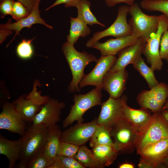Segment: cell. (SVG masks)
Segmentation results:
<instances>
[{
    "mask_svg": "<svg viewBox=\"0 0 168 168\" xmlns=\"http://www.w3.org/2000/svg\"><path fill=\"white\" fill-rule=\"evenodd\" d=\"M117 58L115 55L101 56L97 59L93 69L88 74H84L79 83V88L92 85L102 89L103 78L114 64Z\"/></svg>",
    "mask_w": 168,
    "mask_h": 168,
    "instance_id": "obj_10",
    "label": "cell"
},
{
    "mask_svg": "<svg viewBox=\"0 0 168 168\" xmlns=\"http://www.w3.org/2000/svg\"><path fill=\"white\" fill-rule=\"evenodd\" d=\"M161 113L163 119L168 125V109L161 111Z\"/></svg>",
    "mask_w": 168,
    "mask_h": 168,
    "instance_id": "obj_45",
    "label": "cell"
},
{
    "mask_svg": "<svg viewBox=\"0 0 168 168\" xmlns=\"http://www.w3.org/2000/svg\"><path fill=\"white\" fill-rule=\"evenodd\" d=\"M138 167L139 168H151L147 164L140 160L138 164Z\"/></svg>",
    "mask_w": 168,
    "mask_h": 168,
    "instance_id": "obj_46",
    "label": "cell"
},
{
    "mask_svg": "<svg viewBox=\"0 0 168 168\" xmlns=\"http://www.w3.org/2000/svg\"><path fill=\"white\" fill-rule=\"evenodd\" d=\"M127 100V96L124 95L117 99L110 97L102 103L101 111L97 118V124L109 129L123 116L124 105Z\"/></svg>",
    "mask_w": 168,
    "mask_h": 168,
    "instance_id": "obj_9",
    "label": "cell"
},
{
    "mask_svg": "<svg viewBox=\"0 0 168 168\" xmlns=\"http://www.w3.org/2000/svg\"><path fill=\"white\" fill-rule=\"evenodd\" d=\"M133 66L134 69L146 80L150 89L159 83L155 77L154 71L150 67L147 65L144 59L142 57L136 63L133 64Z\"/></svg>",
    "mask_w": 168,
    "mask_h": 168,
    "instance_id": "obj_28",
    "label": "cell"
},
{
    "mask_svg": "<svg viewBox=\"0 0 168 168\" xmlns=\"http://www.w3.org/2000/svg\"><path fill=\"white\" fill-rule=\"evenodd\" d=\"M101 90L96 87L86 94L74 95V104L71 106L69 114L63 120V128L68 127L75 121L82 123L83 116L88 110L96 105H101Z\"/></svg>",
    "mask_w": 168,
    "mask_h": 168,
    "instance_id": "obj_3",
    "label": "cell"
},
{
    "mask_svg": "<svg viewBox=\"0 0 168 168\" xmlns=\"http://www.w3.org/2000/svg\"><path fill=\"white\" fill-rule=\"evenodd\" d=\"M164 165L166 167L168 168V156L164 162Z\"/></svg>",
    "mask_w": 168,
    "mask_h": 168,
    "instance_id": "obj_48",
    "label": "cell"
},
{
    "mask_svg": "<svg viewBox=\"0 0 168 168\" xmlns=\"http://www.w3.org/2000/svg\"><path fill=\"white\" fill-rule=\"evenodd\" d=\"M140 5L145 10L161 12L168 18V0H142Z\"/></svg>",
    "mask_w": 168,
    "mask_h": 168,
    "instance_id": "obj_30",
    "label": "cell"
},
{
    "mask_svg": "<svg viewBox=\"0 0 168 168\" xmlns=\"http://www.w3.org/2000/svg\"><path fill=\"white\" fill-rule=\"evenodd\" d=\"M90 141V147L92 148L100 145L113 144L109 129L103 125L98 124Z\"/></svg>",
    "mask_w": 168,
    "mask_h": 168,
    "instance_id": "obj_29",
    "label": "cell"
},
{
    "mask_svg": "<svg viewBox=\"0 0 168 168\" xmlns=\"http://www.w3.org/2000/svg\"><path fill=\"white\" fill-rule=\"evenodd\" d=\"M119 168H135L134 165L132 163L125 162L119 164Z\"/></svg>",
    "mask_w": 168,
    "mask_h": 168,
    "instance_id": "obj_44",
    "label": "cell"
},
{
    "mask_svg": "<svg viewBox=\"0 0 168 168\" xmlns=\"http://www.w3.org/2000/svg\"><path fill=\"white\" fill-rule=\"evenodd\" d=\"M39 85L40 83L39 80H35L32 90L28 95H26L25 98L31 100L35 104L43 106L47 103L50 97L49 96H41V92L37 91V86Z\"/></svg>",
    "mask_w": 168,
    "mask_h": 168,
    "instance_id": "obj_34",
    "label": "cell"
},
{
    "mask_svg": "<svg viewBox=\"0 0 168 168\" xmlns=\"http://www.w3.org/2000/svg\"><path fill=\"white\" fill-rule=\"evenodd\" d=\"M22 3L30 12L32 9L36 0H17Z\"/></svg>",
    "mask_w": 168,
    "mask_h": 168,
    "instance_id": "obj_42",
    "label": "cell"
},
{
    "mask_svg": "<svg viewBox=\"0 0 168 168\" xmlns=\"http://www.w3.org/2000/svg\"><path fill=\"white\" fill-rule=\"evenodd\" d=\"M30 12L21 2H15L11 16L16 21L28 16Z\"/></svg>",
    "mask_w": 168,
    "mask_h": 168,
    "instance_id": "obj_37",
    "label": "cell"
},
{
    "mask_svg": "<svg viewBox=\"0 0 168 168\" xmlns=\"http://www.w3.org/2000/svg\"><path fill=\"white\" fill-rule=\"evenodd\" d=\"M13 31L8 30H0V43H2L6 38L12 34Z\"/></svg>",
    "mask_w": 168,
    "mask_h": 168,
    "instance_id": "obj_43",
    "label": "cell"
},
{
    "mask_svg": "<svg viewBox=\"0 0 168 168\" xmlns=\"http://www.w3.org/2000/svg\"><path fill=\"white\" fill-rule=\"evenodd\" d=\"M136 100L141 108L149 110L153 113L161 112L163 107L156 100L149 90H143L141 91Z\"/></svg>",
    "mask_w": 168,
    "mask_h": 168,
    "instance_id": "obj_26",
    "label": "cell"
},
{
    "mask_svg": "<svg viewBox=\"0 0 168 168\" xmlns=\"http://www.w3.org/2000/svg\"><path fill=\"white\" fill-rule=\"evenodd\" d=\"M0 16L2 19L12 13L15 1L14 0H0Z\"/></svg>",
    "mask_w": 168,
    "mask_h": 168,
    "instance_id": "obj_38",
    "label": "cell"
},
{
    "mask_svg": "<svg viewBox=\"0 0 168 168\" xmlns=\"http://www.w3.org/2000/svg\"><path fill=\"white\" fill-rule=\"evenodd\" d=\"M139 38L132 34L115 39L111 38L103 43L97 41L91 48L98 50L102 56L115 55L124 48L135 43Z\"/></svg>",
    "mask_w": 168,
    "mask_h": 168,
    "instance_id": "obj_19",
    "label": "cell"
},
{
    "mask_svg": "<svg viewBox=\"0 0 168 168\" xmlns=\"http://www.w3.org/2000/svg\"><path fill=\"white\" fill-rule=\"evenodd\" d=\"M167 109H168V98L163 106V107L161 111Z\"/></svg>",
    "mask_w": 168,
    "mask_h": 168,
    "instance_id": "obj_47",
    "label": "cell"
},
{
    "mask_svg": "<svg viewBox=\"0 0 168 168\" xmlns=\"http://www.w3.org/2000/svg\"><path fill=\"white\" fill-rule=\"evenodd\" d=\"M129 6H122L119 7L117 18L113 23L105 30L97 31L86 43L87 47L91 48L95 43L103 38L112 36L115 38L129 35L132 34L131 26L127 22Z\"/></svg>",
    "mask_w": 168,
    "mask_h": 168,
    "instance_id": "obj_7",
    "label": "cell"
},
{
    "mask_svg": "<svg viewBox=\"0 0 168 168\" xmlns=\"http://www.w3.org/2000/svg\"><path fill=\"white\" fill-rule=\"evenodd\" d=\"M97 118L86 123H78L62 132L61 139L79 146L90 140L97 128Z\"/></svg>",
    "mask_w": 168,
    "mask_h": 168,
    "instance_id": "obj_11",
    "label": "cell"
},
{
    "mask_svg": "<svg viewBox=\"0 0 168 168\" xmlns=\"http://www.w3.org/2000/svg\"><path fill=\"white\" fill-rule=\"evenodd\" d=\"M48 127L32 125L22 137V143L18 167L26 168L27 163L43 151Z\"/></svg>",
    "mask_w": 168,
    "mask_h": 168,
    "instance_id": "obj_2",
    "label": "cell"
},
{
    "mask_svg": "<svg viewBox=\"0 0 168 168\" xmlns=\"http://www.w3.org/2000/svg\"><path fill=\"white\" fill-rule=\"evenodd\" d=\"M34 39H23L16 48V53L20 58L23 59H30L34 54V49L32 42Z\"/></svg>",
    "mask_w": 168,
    "mask_h": 168,
    "instance_id": "obj_32",
    "label": "cell"
},
{
    "mask_svg": "<svg viewBox=\"0 0 168 168\" xmlns=\"http://www.w3.org/2000/svg\"><path fill=\"white\" fill-rule=\"evenodd\" d=\"M65 106L64 102L50 98L47 103L42 106L36 114L32 122V125L48 127L56 124L60 120L62 111Z\"/></svg>",
    "mask_w": 168,
    "mask_h": 168,
    "instance_id": "obj_15",
    "label": "cell"
},
{
    "mask_svg": "<svg viewBox=\"0 0 168 168\" xmlns=\"http://www.w3.org/2000/svg\"><path fill=\"white\" fill-rule=\"evenodd\" d=\"M80 146L61 139L58 155L75 157Z\"/></svg>",
    "mask_w": 168,
    "mask_h": 168,
    "instance_id": "obj_36",
    "label": "cell"
},
{
    "mask_svg": "<svg viewBox=\"0 0 168 168\" xmlns=\"http://www.w3.org/2000/svg\"><path fill=\"white\" fill-rule=\"evenodd\" d=\"M42 0H36L35 4L29 15L26 17L21 19L16 22L12 23L10 19L7 23L0 25V30H14L15 34L7 45L15 39L16 36L20 34V31L23 28H31L32 25L36 24H39L44 26L47 28L52 29L53 27L46 23L45 21L41 18L39 7L40 2Z\"/></svg>",
    "mask_w": 168,
    "mask_h": 168,
    "instance_id": "obj_16",
    "label": "cell"
},
{
    "mask_svg": "<svg viewBox=\"0 0 168 168\" xmlns=\"http://www.w3.org/2000/svg\"><path fill=\"white\" fill-rule=\"evenodd\" d=\"M128 73L125 69L116 72H108L102 81V87L110 95V97L117 99L123 96L126 90Z\"/></svg>",
    "mask_w": 168,
    "mask_h": 168,
    "instance_id": "obj_17",
    "label": "cell"
},
{
    "mask_svg": "<svg viewBox=\"0 0 168 168\" xmlns=\"http://www.w3.org/2000/svg\"><path fill=\"white\" fill-rule=\"evenodd\" d=\"M166 32H167V35H168V29L166 31Z\"/></svg>",
    "mask_w": 168,
    "mask_h": 168,
    "instance_id": "obj_49",
    "label": "cell"
},
{
    "mask_svg": "<svg viewBox=\"0 0 168 168\" xmlns=\"http://www.w3.org/2000/svg\"><path fill=\"white\" fill-rule=\"evenodd\" d=\"M0 114V129L21 135L25 134L26 128L25 121L16 110L13 104L5 102Z\"/></svg>",
    "mask_w": 168,
    "mask_h": 168,
    "instance_id": "obj_13",
    "label": "cell"
},
{
    "mask_svg": "<svg viewBox=\"0 0 168 168\" xmlns=\"http://www.w3.org/2000/svg\"><path fill=\"white\" fill-rule=\"evenodd\" d=\"M62 50L68 63L72 75L68 91L71 93L79 92L80 88L79 84L83 78L86 67L90 63L97 61L96 57L85 51H77L74 45L68 42L62 46Z\"/></svg>",
    "mask_w": 168,
    "mask_h": 168,
    "instance_id": "obj_1",
    "label": "cell"
},
{
    "mask_svg": "<svg viewBox=\"0 0 168 168\" xmlns=\"http://www.w3.org/2000/svg\"><path fill=\"white\" fill-rule=\"evenodd\" d=\"M51 164V161L43 151L29 161L26 168H49Z\"/></svg>",
    "mask_w": 168,
    "mask_h": 168,
    "instance_id": "obj_35",
    "label": "cell"
},
{
    "mask_svg": "<svg viewBox=\"0 0 168 168\" xmlns=\"http://www.w3.org/2000/svg\"><path fill=\"white\" fill-rule=\"evenodd\" d=\"M113 145L120 153H131L136 149L138 134L124 116L109 128Z\"/></svg>",
    "mask_w": 168,
    "mask_h": 168,
    "instance_id": "obj_5",
    "label": "cell"
},
{
    "mask_svg": "<svg viewBox=\"0 0 168 168\" xmlns=\"http://www.w3.org/2000/svg\"><path fill=\"white\" fill-rule=\"evenodd\" d=\"M62 132L56 124L48 127V133L43 152L50 160L52 163L58 156Z\"/></svg>",
    "mask_w": 168,
    "mask_h": 168,
    "instance_id": "obj_21",
    "label": "cell"
},
{
    "mask_svg": "<svg viewBox=\"0 0 168 168\" xmlns=\"http://www.w3.org/2000/svg\"><path fill=\"white\" fill-rule=\"evenodd\" d=\"M123 116L140 135L149 126L152 115L149 110L133 109L128 105L126 102L124 105Z\"/></svg>",
    "mask_w": 168,
    "mask_h": 168,
    "instance_id": "obj_18",
    "label": "cell"
},
{
    "mask_svg": "<svg viewBox=\"0 0 168 168\" xmlns=\"http://www.w3.org/2000/svg\"><path fill=\"white\" fill-rule=\"evenodd\" d=\"M80 0H56L52 5L46 8L45 10H48L58 5L64 4L66 7H76Z\"/></svg>",
    "mask_w": 168,
    "mask_h": 168,
    "instance_id": "obj_40",
    "label": "cell"
},
{
    "mask_svg": "<svg viewBox=\"0 0 168 168\" xmlns=\"http://www.w3.org/2000/svg\"><path fill=\"white\" fill-rule=\"evenodd\" d=\"M128 13L131 16L128 23L131 27L132 34L146 41L156 33L161 15L146 14L137 3L129 6Z\"/></svg>",
    "mask_w": 168,
    "mask_h": 168,
    "instance_id": "obj_4",
    "label": "cell"
},
{
    "mask_svg": "<svg viewBox=\"0 0 168 168\" xmlns=\"http://www.w3.org/2000/svg\"><path fill=\"white\" fill-rule=\"evenodd\" d=\"M149 90L156 100L163 106L168 98V85L163 82H159Z\"/></svg>",
    "mask_w": 168,
    "mask_h": 168,
    "instance_id": "obj_33",
    "label": "cell"
},
{
    "mask_svg": "<svg viewBox=\"0 0 168 168\" xmlns=\"http://www.w3.org/2000/svg\"><path fill=\"white\" fill-rule=\"evenodd\" d=\"M70 28L66 39L67 42L74 45L80 37H85L91 33L87 25L77 17L70 18Z\"/></svg>",
    "mask_w": 168,
    "mask_h": 168,
    "instance_id": "obj_24",
    "label": "cell"
},
{
    "mask_svg": "<svg viewBox=\"0 0 168 168\" xmlns=\"http://www.w3.org/2000/svg\"><path fill=\"white\" fill-rule=\"evenodd\" d=\"M146 44V41L140 37L135 43L120 51L116 61L109 71L116 72L125 69L130 64H133L142 57Z\"/></svg>",
    "mask_w": 168,
    "mask_h": 168,
    "instance_id": "obj_14",
    "label": "cell"
},
{
    "mask_svg": "<svg viewBox=\"0 0 168 168\" xmlns=\"http://www.w3.org/2000/svg\"><path fill=\"white\" fill-rule=\"evenodd\" d=\"M91 6V2L89 1L80 0L76 7L78 12L77 18L87 25L98 24L105 27V25L100 22L92 12L90 9Z\"/></svg>",
    "mask_w": 168,
    "mask_h": 168,
    "instance_id": "obj_25",
    "label": "cell"
},
{
    "mask_svg": "<svg viewBox=\"0 0 168 168\" xmlns=\"http://www.w3.org/2000/svg\"><path fill=\"white\" fill-rule=\"evenodd\" d=\"M75 158L86 168H104L96 159L91 150L85 145L80 146Z\"/></svg>",
    "mask_w": 168,
    "mask_h": 168,
    "instance_id": "obj_27",
    "label": "cell"
},
{
    "mask_svg": "<svg viewBox=\"0 0 168 168\" xmlns=\"http://www.w3.org/2000/svg\"><path fill=\"white\" fill-rule=\"evenodd\" d=\"M137 153L140 156V160L151 168L161 167L168 156V138L149 145Z\"/></svg>",
    "mask_w": 168,
    "mask_h": 168,
    "instance_id": "obj_12",
    "label": "cell"
},
{
    "mask_svg": "<svg viewBox=\"0 0 168 168\" xmlns=\"http://www.w3.org/2000/svg\"><path fill=\"white\" fill-rule=\"evenodd\" d=\"M22 138L11 140L0 135V154L6 156L9 161V168H14L15 162L19 160L22 146Z\"/></svg>",
    "mask_w": 168,
    "mask_h": 168,
    "instance_id": "obj_20",
    "label": "cell"
},
{
    "mask_svg": "<svg viewBox=\"0 0 168 168\" xmlns=\"http://www.w3.org/2000/svg\"><path fill=\"white\" fill-rule=\"evenodd\" d=\"M160 54L162 59L168 63V36L166 31L162 35L160 44Z\"/></svg>",
    "mask_w": 168,
    "mask_h": 168,
    "instance_id": "obj_39",
    "label": "cell"
},
{
    "mask_svg": "<svg viewBox=\"0 0 168 168\" xmlns=\"http://www.w3.org/2000/svg\"><path fill=\"white\" fill-rule=\"evenodd\" d=\"M168 29V18L162 14L156 32L146 41L143 54L154 71H160L163 67V63L160 54V44L162 36Z\"/></svg>",
    "mask_w": 168,
    "mask_h": 168,
    "instance_id": "obj_6",
    "label": "cell"
},
{
    "mask_svg": "<svg viewBox=\"0 0 168 168\" xmlns=\"http://www.w3.org/2000/svg\"><path fill=\"white\" fill-rule=\"evenodd\" d=\"M91 150L96 159L104 167L111 165L118 154L113 144L97 146L93 147Z\"/></svg>",
    "mask_w": 168,
    "mask_h": 168,
    "instance_id": "obj_23",
    "label": "cell"
},
{
    "mask_svg": "<svg viewBox=\"0 0 168 168\" xmlns=\"http://www.w3.org/2000/svg\"><path fill=\"white\" fill-rule=\"evenodd\" d=\"M26 95H24L20 97L15 100L12 103L25 121L32 122L42 106L35 104L31 100L26 99Z\"/></svg>",
    "mask_w": 168,
    "mask_h": 168,
    "instance_id": "obj_22",
    "label": "cell"
},
{
    "mask_svg": "<svg viewBox=\"0 0 168 168\" xmlns=\"http://www.w3.org/2000/svg\"><path fill=\"white\" fill-rule=\"evenodd\" d=\"M161 112L152 114L149 126L143 133L138 136L136 142L137 153L149 145L168 138V125Z\"/></svg>",
    "mask_w": 168,
    "mask_h": 168,
    "instance_id": "obj_8",
    "label": "cell"
},
{
    "mask_svg": "<svg viewBox=\"0 0 168 168\" xmlns=\"http://www.w3.org/2000/svg\"><path fill=\"white\" fill-rule=\"evenodd\" d=\"M49 168H86L75 157L57 156Z\"/></svg>",
    "mask_w": 168,
    "mask_h": 168,
    "instance_id": "obj_31",
    "label": "cell"
},
{
    "mask_svg": "<svg viewBox=\"0 0 168 168\" xmlns=\"http://www.w3.org/2000/svg\"><path fill=\"white\" fill-rule=\"evenodd\" d=\"M107 6L109 7H112L115 6L116 4L121 3H124L130 6L133 5L135 0H104Z\"/></svg>",
    "mask_w": 168,
    "mask_h": 168,
    "instance_id": "obj_41",
    "label": "cell"
}]
</instances>
